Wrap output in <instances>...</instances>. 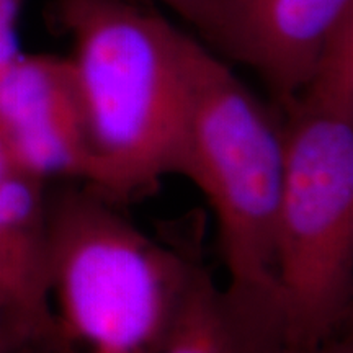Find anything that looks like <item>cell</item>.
I'll return each instance as SVG.
<instances>
[{"mask_svg": "<svg viewBox=\"0 0 353 353\" xmlns=\"http://www.w3.org/2000/svg\"><path fill=\"white\" fill-rule=\"evenodd\" d=\"M203 270L90 185H48L50 298L68 353H161Z\"/></svg>", "mask_w": 353, "mask_h": 353, "instance_id": "3", "label": "cell"}, {"mask_svg": "<svg viewBox=\"0 0 353 353\" xmlns=\"http://www.w3.org/2000/svg\"><path fill=\"white\" fill-rule=\"evenodd\" d=\"M48 185L20 170L0 180V314L26 347L59 343L48 278Z\"/></svg>", "mask_w": 353, "mask_h": 353, "instance_id": "7", "label": "cell"}, {"mask_svg": "<svg viewBox=\"0 0 353 353\" xmlns=\"http://www.w3.org/2000/svg\"><path fill=\"white\" fill-rule=\"evenodd\" d=\"M187 99L176 175L206 198L229 281L275 286L285 144L268 107L206 44L185 34Z\"/></svg>", "mask_w": 353, "mask_h": 353, "instance_id": "4", "label": "cell"}, {"mask_svg": "<svg viewBox=\"0 0 353 353\" xmlns=\"http://www.w3.org/2000/svg\"><path fill=\"white\" fill-rule=\"evenodd\" d=\"M25 347V339L15 325L6 316L0 314V353H19Z\"/></svg>", "mask_w": 353, "mask_h": 353, "instance_id": "11", "label": "cell"}, {"mask_svg": "<svg viewBox=\"0 0 353 353\" xmlns=\"http://www.w3.org/2000/svg\"><path fill=\"white\" fill-rule=\"evenodd\" d=\"M353 0H234L221 54L262 79L281 108L301 90Z\"/></svg>", "mask_w": 353, "mask_h": 353, "instance_id": "6", "label": "cell"}, {"mask_svg": "<svg viewBox=\"0 0 353 353\" xmlns=\"http://www.w3.org/2000/svg\"><path fill=\"white\" fill-rule=\"evenodd\" d=\"M0 138L15 170L90 182L85 118L69 57L20 52L0 70Z\"/></svg>", "mask_w": 353, "mask_h": 353, "instance_id": "5", "label": "cell"}, {"mask_svg": "<svg viewBox=\"0 0 353 353\" xmlns=\"http://www.w3.org/2000/svg\"><path fill=\"white\" fill-rule=\"evenodd\" d=\"M285 144L275 288L291 350L347 334L353 303V13L278 108Z\"/></svg>", "mask_w": 353, "mask_h": 353, "instance_id": "1", "label": "cell"}, {"mask_svg": "<svg viewBox=\"0 0 353 353\" xmlns=\"http://www.w3.org/2000/svg\"><path fill=\"white\" fill-rule=\"evenodd\" d=\"M275 286H219L203 270L161 353H291Z\"/></svg>", "mask_w": 353, "mask_h": 353, "instance_id": "8", "label": "cell"}, {"mask_svg": "<svg viewBox=\"0 0 353 353\" xmlns=\"http://www.w3.org/2000/svg\"><path fill=\"white\" fill-rule=\"evenodd\" d=\"M12 170H15V167L12 164V159L8 156V151L6 144H3V139L0 138V180H2L6 175L10 174Z\"/></svg>", "mask_w": 353, "mask_h": 353, "instance_id": "14", "label": "cell"}, {"mask_svg": "<svg viewBox=\"0 0 353 353\" xmlns=\"http://www.w3.org/2000/svg\"><path fill=\"white\" fill-rule=\"evenodd\" d=\"M26 0H0V70L20 54L19 20Z\"/></svg>", "mask_w": 353, "mask_h": 353, "instance_id": "10", "label": "cell"}, {"mask_svg": "<svg viewBox=\"0 0 353 353\" xmlns=\"http://www.w3.org/2000/svg\"><path fill=\"white\" fill-rule=\"evenodd\" d=\"M72 39L90 185L123 206L176 175L187 99L185 32L136 0H56Z\"/></svg>", "mask_w": 353, "mask_h": 353, "instance_id": "2", "label": "cell"}, {"mask_svg": "<svg viewBox=\"0 0 353 353\" xmlns=\"http://www.w3.org/2000/svg\"><path fill=\"white\" fill-rule=\"evenodd\" d=\"M182 17L205 39L211 51L221 52L226 39L234 0H159Z\"/></svg>", "mask_w": 353, "mask_h": 353, "instance_id": "9", "label": "cell"}, {"mask_svg": "<svg viewBox=\"0 0 353 353\" xmlns=\"http://www.w3.org/2000/svg\"><path fill=\"white\" fill-rule=\"evenodd\" d=\"M291 353H353V342L350 335L342 334L339 337L321 343V345L304 348V350H294Z\"/></svg>", "mask_w": 353, "mask_h": 353, "instance_id": "12", "label": "cell"}, {"mask_svg": "<svg viewBox=\"0 0 353 353\" xmlns=\"http://www.w3.org/2000/svg\"><path fill=\"white\" fill-rule=\"evenodd\" d=\"M19 353H68L59 343H37L21 348Z\"/></svg>", "mask_w": 353, "mask_h": 353, "instance_id": "13", "label": "cell"}]
</instances>
